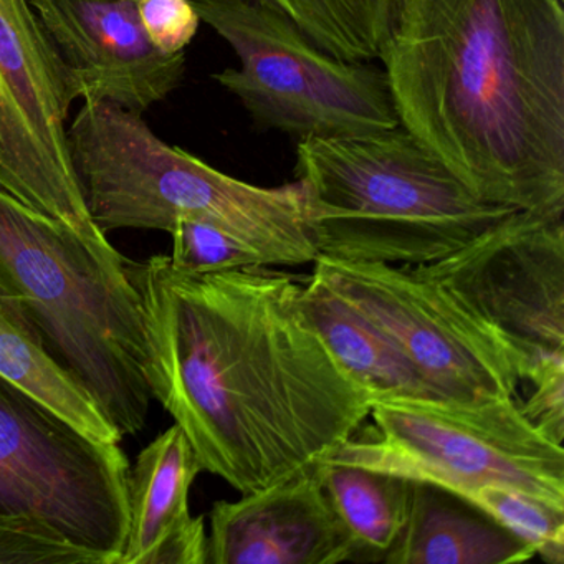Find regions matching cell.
Instances as JSON below:
<instances>
[{
  "instance_id": "14",
  "label": "cell",
  "mask_w": 564,
  "mask_h": 564,
  "mask_svg": "<svg viewBox=\"0 0 564 564\" xmlns=\"http://www.w3.org/2000/svg\"><path fill=\"white\" fill-rule=\"evenodd\" d=\"M199 471L180 425L141 451L128 474V534L118 564H207L206 523L189 510Z\"/></svg>"
},
{
  "instance_id": "10",
  "label": "cell",
  "mask_w": 564,
  "mask_h": 564,
  "mask_svg": "<svg viewBox=\"0 0 564 564\" xmlns=\"http://www.w3.org/2000/svg\"><path fill=\"white\" fill-rule=\"evenodd\" d=\"M74 104L64 62L31 0H0V187L95 252L121 260L82 193L68 147Z\"/></svg>"
},
{
  "instance_id": "15",
  "label": "cell",
  "mask_w": 564,
  "mask_h": 564,
  "mask_svg": "<svg viewBox=\"0 0 564 564\" xmlns=\"http://www.w3.org/2000/svg\"><path fill=\"white\" fill-rule=\"evenodd\" d=\"M460 498L412 481L408 520L391 550L388 564H517L533 560V547Z\"/></svg>"
},
{
  "instance_id": "12",
  "label": "cell",
  "mask_w": 564,
  "mask_h": 564,
  "mask_svg": "<svg viewBox=\"0 0 564 564\" xmlns=\"http://www.w3.org/2000/svg\"><path fill=\"white\" fill-rule=\"evenodd\" d=\"M70 82L72 97L144 115L186 78L184 52L158 51L140 0H31Z\"/></svg>"
},
{
  "instance_id": "22",
  "label": "cell",
  "mask_w": 564,
  "mask_h": 564,
  "mask_svg": "<svg viewBox=\"0 0 564 564\" xmlns=\"http://www.w3.org/2000/svg\"><path fill=\"white\" fill-rule=\"evenodd\" d=\"M170 234L173 237L171 265L180 272L200 275L249 267H270L269 260L249 243L209 224L181 220Z\"/></svg>"
},
{
  "instance_id": "17",
  "label": "cell",
  "mask_w": 564,
  "mask_h": 564,
  "mask_svg": "<svg viewBox=\"0 0 564 564\" xmlns=\"http://www.w3.org/2000/svg\"><path fill=\"white\" fill-rule=\"evenodd\" d=\"M0 376L35 395L78 431L107 444L123 435L108 421L90 392L52 355L24 303L0 279Z\"/></svg>"
},
{
  "instance_id": "11",
  "label": "cell",
  "mask_w": 564,
  "mask_h": 564,
  "mask_svg": "<svg viewBox=\"0 0 564 564\" xmlns=\"http://www.w3.org/2000/svg\"><path fill=\"white\" fill-rule=\"evenodd\" d=\"M412 267L500 333L527 359L528 378L564 358V219L517 210L451 256Z\"/></svg>"
},
{
  "instance_id": "23",
  "label": "cell",
  "mask_w": 564,
  "mask_h": 564,
  "mask_svg": "<svg viewBox=\"0 0 564 564\" xmlns=\"http://www.w3.org/2000/svg\"><path fill=\"white\" fill-rule=\"evenodd\" d=\"M138 11L148 39L163 54L186 51L199 31L193 0H140Z\"/></svg>"
},
{
  "instance_id": "24",
  "label": "cell",
  "mask_w": 564,
  "mask_h": 564,
  "mask_svg": "<svg viewBox=\"0 0 564 564\" xmlns=\"http://www.w3.org/2000/svg\"><path fill=\"white\" fill-rule=\"evenodd\" d=\"M527 384L531 392L520 401L523 414L551 441L564 442V358L538 366Z\"/></svg>"
},
{
  "instance_id": "19",
  "label": "cell",
  "mask_w": 564,
  "mask_h": 564,
  "mask_svg": "<svg viewBox=\"0 0 564 564\" xmlns=\"http://www.w3.org/2000/svg\"><path fill=\"white\" fill-rule=\"evenodd\" d=\"M296 25L326 54L372 62L398 28L408 0H257Z\"/></svg>"
},
{
  "instance_id": "21",
  "label": "cell",
  "mask_w": 564,
  "mask_h": 564,
  "mask_svg": "<svg viewBox=\"0 0 564 564\" xmlns=\"http://www.w3.org/2000/svg\"><path fill=\"white\" fill-rule=\"evenodd\" d=\"M0 564H108L41 518L0 508Z\"/></svg>"
},
{
  "instance_id": "13",
  "label": "cell",
  "mask_w": 564,
  "mask_h": 564,
  "mask_svg": "<svg viewBox=\"0 0 564 564\" xmlns=\"http://www.w3.org/2000/svg\"><path fill=\"white\" fill-rule=\"evenodd\" d=\"M358 560L318 464L210 511L207 564H339Z\"/></svg>"
},
{
  "instance_id": "3",
  "label": "cell",
  "mask_w": 564,
  "mask_h": 564,
  "mask_svg": "<svg viewBox=\"0 0 564 564\" xmlns=\"http://www.w3.org/2000/svg\"><path fill=\"white\" fill-rule=\"evenodd\" d=\"M68 147L88 213L113 230H170L181 220L209 224L262 253L270 267L318 257L305 189L243 183L161 140L144 115L84 104L68 124Z\"/></svg>"
},
{
  "instance_id": "16",
  "label": "cell",
  "mask_w": 564,
  "mask_h": 564,
  "mask_svg": "<svg viewBox=\"0 0 564 564\" xmlns=\"http://www.w3.org/2000/svg\"><path fill=\"white\" fill-rule=\"evenodd\" d=\"M300 303L336 361L371 402L389 398H444L365 316L322 279L300 276Z\"/></svg>"
},
{
  "instance_id": "20",
  "label": "cell",
  "mask_w": 564,
  "mask_h": 564,
  "mask_svg": "<svg viewBox=\"0 0 564 564\" xmlns=\"http://www.w3.org/2000/svg\"><path fill=\"white\" fill-rule=\"evenodd\" d=\"M462 500L533 547L550 564H564V508L513 488H475Z\"/></svg>"
},
{
  "instance_id": "4",
  "label": "cell",
  "mask_w": 564,
  "mask_h": 564,
  "mask_svg": "<svg viewBox=\"0 0 564 564\" xmlns=\"http://www.w3.org/2000/svg\"><path fill=\"white\" fill-rule=\"evenodd\" d=\"M318 256L425 265L451 256L510 214L478 199L402 127L299 141Z\"/></svg>"
},
{
  "instance_id": "8",
  "label": "cell",
  "mask_w": 564,
  "mask_h": 564,
  "mask_svg": "<svg viewBox=\"0 0 564 564\" xmlns=\"http://www.w3.org/2000/svg\"><path fill=\"white\" fill-rule=\"evenodd\" d=\"M313 273L378 328L444 398H518L527 359L415 267L316 257Z\"/></svg>"
},
{
  "instance_id": "7",
  "label": "cell",
  "mask_w": 564,
  "mask_h": 564,
  "mask_svg": "<svg viewBox=\"0 0 564 564\" xmlns=\"http://www.w3.org/2000/svg\"><path fill=\"white\" fill-rule=\"evenodd\" d=\"M239 58L214 80L232 94L260 130L299 141L358 137L399 127L384 70L333 57L257 0H193Z\"/></svg>"
},
{
  "instance_id": "6",
  "label": "cell",
  "mask_w": 564,
  "mask_h": 564,
  "mask_svg": "<svg viewBox=\"0 0 564 564\" xmlns=\"http://www.w3.org/2000/svg\"><path fill=\"white\" fill-rule=\"evenodd\" d=\"M368 419L319 462L384 471L460 500L494 485L564 508L563 445L523 414L518 398L379 399Z\"/></svg>"
},
{
  "instance_id": "18",
  "label": "cell",
  "mask_w": 564,
  "mask_h": 564,
  "mask_svg": "<svg viewBox=\"0 0 564 564\" xmlns=\"http://www.w3.org/2000/svg\"><path fill=\"white\" fill-rule=\"evenodd\" d=\"M326 494L355 541L356 561H381L408 520L412 481L356 465L318 462Z\"/></svg>"
},
{
  "instance_id": "5",
  "label": "cell",
  "mask_w": 564,
  "mask_h": 564,
  "mask_svg": "<svg viewBox=\"0 0 564 564\" xmlns=\"http://www.w3.org/2000/svg\"><path fill=\"white\" fill-rule=\"evenodd\" d=\"M127 260H110L0 187V279L21 299L57 361L123 437L151 411L144 332Z\"/></svg>"
},
{
  "instance_id": "2",
  "label": "cell",
  "mask_w": 564,
  "mask_h": 564,
  "mask_svg": "<svg viewBox=\"0 0 564 564\" xmlns=\"http://www.w3.org/2000/svg\"><path fill=\"white\" fill-rule=\"evenodd\" d=\"M379 61L399 127L478 199L564 219L563 0H408Z\"/></svg>"
},
{
  "instance_id": "9",
  "label": "cell",
  "mask_w": 564,
  "mask_h": 564,
  "mask_svg": "<svg viewBox=\"0 0 564 564\" xmlns=\"http://www.w3.org/2000/svg\"><path fill=\"white\" fill-rule=\"evenodd\" d=\"M128 474L120 444L84 434L0 376V508L41 518L118 564L128 534Z\"/></svg>"
},
{
  "instance_id": "1",
  "label": "cell",
  "mask_w": 564,
  "mask_h": 564,
  "mask_svg": "<svg viewBox=\"0 0 564 564\" xmlns=\"http://www.w3.org/2000/svg\"><path fill=\"white\" fill-rule=\"evenodd\" d=\"M144 332V378L200 468L240 494L341 447L372 402L306 318L302 283L272 267L184 273L127 260Z\"/></svg>"
}]
</instances>
